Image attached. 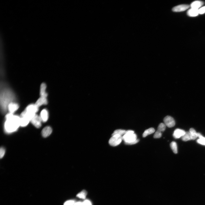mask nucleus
Listing matches in <instances>:
<instances>
[{
  "label": "nucleus",
  "mask_w": 205,
  "mask_h": 205,
  "mask_svg": "<svg viewBox=\"0 0 205 205\" xmlns=\"http://www.w3.org/2000/svg\"><path fill=\"white\" fill-rule=\"evenodd\" d=\"M164 124L168 127L171 128L175 125V122L174 118L171 116H167L164 118Z\"/></svg>",
  "instance_id": "obj_4"
},
{
  "label": "nucleus",
  "mask_w": 205,
  "mask_h": 205,
  "mask_svg": "<svg viewBox=\"0 0 205 205\" xmlns=\"http://www.w3.org/2000/svg\"><path fill=\"white\" fill-rule=\"evenodd\" d=\"M74 205H82V202H76Z\"/></svg>",
  "instance_id": "obj_30"
},
{
  "label": "nucleus",
  "mask_w": 205,
  "mask_h": 205,
  "mask_svg": "<svg viewBox=\"0 0 205 205\" xmlns=\"http://www.w3.org/2000/svg\"><path fill=\"white\" fill-rule=\"evenodd\" d=\"M31 123L37 128H40L41 126L42 121L40 116L36 114L31 121Z\"/></svg>",
  "instance_id": "obj_5"
},
{
  "label": "nucleus",
  "mask_w": 205,
  "mask_h": 205,
  "mask_svg": "<svg viewBox=\"0 0 205 205\" xmlns=\"http://www.w3.org/2000/svg\"><path fill=\"white\" fill-rule=\"evenodd\" d=\"M48 102L47 98L41 97L37 100L35 104L39 107L43 105L47 104Z\"/></svg>",
  "instance_id": "obj_13"
},
{
  "label": "nucleus",
  "mask_w": 205,
  "mask_h": 205,
  "mask_svg": "<svg viewBox=\"0 0 205 205\" xmlns=\"http://www.w3.org/2000/svg\"><path fill=\"white\" fill-rule=\"evenodd\" d=\"M166 126L164 123H161L158 126V130L161 132L164 131L166 129Z\"/></svg>",
  "instance_id": "obj_24"
},
{
  "label": "nucleus",
  "mask_w": 205,
  "mask_h": 205,
  "mask_svg": "<svg viewBox=\"0 0 205 205\" xmlns=\"http://www.w3.org/2000/svg\"><path fill=\"white\" fill-rule=\"evenodd\" d=\"M199 14H202L205 13V6L202 7L201 8L199 9Z\"/></svg>",
  "instance_id": "obj_28"
},
{
  "label": "nucleus",
  "mask_w": 205,
  "mask_h": 205,
  "mask_svg": "<svg viewBox=\"0 0 205 205\" xmlns=\"http://www.w3.org/2000/svg\"><path fill=\"white\" fill-rule=\"evenodd\" d=\"M155 131V130L153 128H151L147 129L144 131L143 135V137H145L148 135L153 133Z\"/></svg>",
  "instance_id": "obj_18"
},
{
  "label": "nucleus",
  "mask_w": 205,
  "mask_h": 205,
  "mask_svg": "<svg viewBox=\"0 0 205 205\" xmlns=\"http://www.w3.org/2000/svg\"><path fill=\"white\" fill-rule=\"evenodd\" d=\"M42 122H45L47 121L48 118V113L46 109H43L41 111L40 115Z\"/></svg>",
  "instance_id": "obj_9"
},
{
  "label": "nucleus",
  "mask_w": 205,
  "mask_h": 205,
  "mask_svg": "<svg viewBox=\"0 0 205 205\" xmlns=\"http://www.w3.org/2000/svg\"><path fill=\"white\" fill-rule=\"evenodd\" d=\"M52 132V129L51 127H46L44 128L42 130V135L43 137L46 138L50 135Z\"/></svg>",
  "instance_id": "obj_11"
},
{
  "label": "nucleus",
  "mask_w": 205,
  "mask_h": 205,
  "mask_svg": "<svg viewBox=\"0 0 205 205\" xmlns=\"http://www.w3.org/2000/svg\"><path fill=\"white\" fill-rule=\"evenodd\" d=\"M21 117L18 115H14L10 113L7 114L6 116V121L4 123V130L8 133L15 132L20 126V122Z\"/></svg>",
  "instance_id": "obj_1"
},
{
  "label": "nucleus",
  "mask_w": 205,
  "mask_h": 205,
  "mask_svg": "<svg viewBox=\"0 0 205 205\" xmlns=\"http://www.w3.org/2000/svg\"><path fill=\"white\" fill-rule=\"evenodd\" d=\"M19 108V105L18 104L13 102H11L8 106L9 113L13 114L17 111Z\"/></svg>",
  "instance_id": "obj_8"
},
{
  "label": "nucleus",
  "mask_w": 205,
  "mask_h": 205,
  "mask_svg": "<svg viewBox=\"0 0 205 205\" xmlns=\"http://www.w3.org/2000/svg\"><path fill=\"white\" fill-rule=\"evenodd\" d=\"M5 153V150L4 148L3 147H1L0 150V157L1 158L3 157Z\"/></svg>",
  "instance_id": "obj_26"
},
{
  "label": "nucleus",
  "mask_w": 205,
  "mask_h": 205,
  "mask_svg": "<svg viewBox=\"0 0 205 205\" xmlns=\"http://www.w3.org/2000/svg\"><path fill=\"white\" fill-rule=\"evenodd\" d=\"M39 110V107L35 104L29 105L25 108V110L32 113L36 114Z\"/></svg>",
  "instance_id": "obj_7"
},
{
  "label": "nucleus",
  "mask_w": 205,
  "mask_h": 205,
  "mask_svg": "<svg viewBox=\"0 0 205 205\" xmlns=\"http://www.w3.org/2000/svg\"><path fill=\"white\" fill-rule=\"evenodd\" d=\"M87 193V191L84 190L77 195L76 196L80 199H85Z\"/></svg>",
  "instance_id": "obj_21"
},
{
  "label": "nucleus",
  "mask_w": 205,
  "mask_h": 205,
  "mask_svg": "<svg viewBox=\"0 0 205 205\" xmlns=\"http://www.w3.org/2000/svg\"><path fill=\"white\" fill-rule=\"evenodd\" d=\"M162 136V132L157 130V131L156 132L154 135L153 137L155 139H158L161 137Z\"/></svg>",
  "instance_id": "obj_25"
},
{
  "label": "nucleus",
  "mask_w": 205,
  "mask_h": 205,
  "mask_svg": "<svg viewBox=\"0 0 205 205\" xmlns=\"http://www.w3.org/2000/svg\"><path fill=\"white\" fill-rule=\"evenodd\" d=\"M21 117V116H20ZM30 121L26 118L21 117L20 125L22 127H25L28 124Z\"/></svg>",
  "instance_id": "obj_16"
},
{
  "label": "nucleus",
  "mask_w": 205,
  "mask_h": 205,
  "mask_svg": "<svg viewBox=\"0 0 205 205\" xmlns=\"http://www.w3.org/2000/svg\"><path fill=\"white\" fill-rule=\"evenodd\" d=\"M75 202L73 200H69L65 202L64 205H74Z\"/></svg>",
  "instance_id": "obj_27"
},
{
  "label": "nucleus",
  "mask_w": 205,
  "mask_h": 205,
  "mask_svg": "<svg viewBox=\"0 0 205 205\" xmlns=\"http://www.w3.org/2000/svg\"><path fill=\"white\" fill-rule=\"evenodd\" d=\"M171 148L173 152L175 154L178 153V147L177 144L175 142L173 141L170 144Z\"/></svg>",
  "instance_id": "obj_20"
},
{
  "label": "nucleus",
  "mask_w": 205,
  "mask_h": 205,
  "mask_svg": "<svg viewBox=\"0 0 205 205\" xmlns=\"http://www.w3.org/2000/svg\"><path fill=\"white\" fill-rule=\"evenodd\" d=\"M112 136L109 141V143L111 146H117L119 145L123 140L122 136L116 134Z\"/></svg>",
  "instance_id": "obj_3"
},
{
  "label": "nucleus",
  "mask_w": 205,
  "mask_h": 205,
  "mask_svg": "<svg viewBox=\"0 0 205 205\" xmlns=\"http://www.w3.org/2000/svg\"><path fill=\"white\" fill-rule=\"evenodd\" d=\"M190 6L187 4L180 5L174 7L172 10L175 12H180L185 11L190 8Z\"/></svg>",
  "instance_id": "obj_6"
},
{
  "label": "nucleus",
  "mask_w": 205,
  "mask_h": 205,
  "mask_svg": "<svg viewBox=\"0 0 205 205\" xmlns=\"http://www.w3.org/2000/svg\"><path fill=\"white\" fill-rule=\"evenodd\" d=\"M204 4L203 2L200 1H196L192 2L190 6L192 8L198 9L201 7Z\"/></svg>",
  "instance_id": "obj_14"
},
{
  "label": "nucleus",
  "mask_w": 205,
  "mask_h": 205,
  "mask_svg": "<svg viewBox=\"0 0 205 205\" xmlns=\"http://www.w3.org/2000/svg\"><path fill=\"white\" fill-rule=\"evenodd\" d=\"M82 205H92L91 202L89 200H86L82 202Z\"/></svg>",
  "instance_id": "obj_29"
},
{
  "label": "nucleus",
  "mask_w": 205,
  "mask_h": 205,
  "mask_svg": "<svg viewBox=\"0 0 205 205\" xmlns=\"http://www.w3.org/2000/svg\"><path fill=\"white\" fill-rule=\"evenodd\" d=\"M123 140L127 145H133L138 143L139 140L137 139V135L132 130L126 131L125 134L122 136Z\"/></svg>",
  "instance_id": "obj_2"
},
{
  "label": "nucleus",
  "mask_w": 205,
  "mask_h": 205,
  "mask_svg": "<svg viewBox=\"0 0 205 205\" xmlns=\"http://www.w3.org/2000/svg\"><path fill=\"white\" fill-rule=\"evenodd\" d=\"M46 86L45 83H42L41 85L40 94L41 97L47 98L48 94L46 92Z\"/></svg>",
  "instance_id": "obj_12"
},
{
  "label": "nucleus",
  "mask_w": 205,
  "mask_h": 205,
  "mask_svg": "<svg viewBox=\"0 0 205 205\" xmlns=\"http://www.w3.org/2000/svg\"><path fill=\"white\" fill-rule=\"evenodd\" d=\"M184 130L180 129H177L175 130L173 134L174 138L178 139L182 137L185 133Z\"/></svg>",
  "instance_id": "obj_10"
},
{
  "label": "nucleus",
  "mask_w": 205,
  "mask_h": 205,
  "mask_svg": "<svg viewBox=\"0 0 205 205\" xmlns=\"http://www.w3.org/2000/svg\"><path fill=\"white\" fill-rule=\"evenodd\" d=\"M126 131L124 130L118 129L116 130L114 132L112 135L117 134L120 135H124Z\"/></svg>",
  "instance_id": "obj_23"
},
{
  "label": "nucleus",
  "mask_w": 205,
  "mask_h": 205,
  "mask_svg": "<svg viewBox=\"0 0 205 205\" xmlns=\"http://www.w3.org/2000/svg\"><path fill=\"white\" fill-rule=\"evenodd\" d=\"M198 137L199 138L197 141L198 143L202 145H205V137L202 136L199 133H198Z\"/></svg>",
  "instance_id": "obj_19"
},
{
  "label": "nucleus",
  "mask_w": 205,
  "mask_h": 205,
  "mask_svg": "<svg viewBox=\"0 0 205 205\" xmlns=\"http://www.w3.org/2000/svg\"><path fill=\"white\" fill-rule=\"evenodd\" d=\"M190 132L192 135L193 140H194L198 137V133L193 128H191L190 130Z\"/></svg>",
  "instance_id": "obj_22"
},
{
  "label": "nucleus",
  "mask_w": 205,
  "mask_h": 205,
  "mask_svg": "<svg viewBox=\"0 0 205 205\" xmlns=\"http://www.w3.org/2000/svg\"><path fill=\"white\" fill-rule=\"evenodd\" d=\"M199 10L191 8L187 11V15L191 17H195L199 15Z\"/></svg>",
  "instance_id": "obj_15"
},
{
  "label": "nucleus",
  "mask_w": 205,
  "mask_h": 205,
  "mask_svg": "<svg viewBox=\"0 0 205 205\" xmlns=\"http://www.w3.org/2000/svg\"><path fill=\"white\" fill-rule=\"evenodd\" d=\"M182 139L184 141L193 140L192 137L190 132H186L185 134L182 137Z\"/></svg>",
  "instance_id": "obj_17"
}]
</instances>
